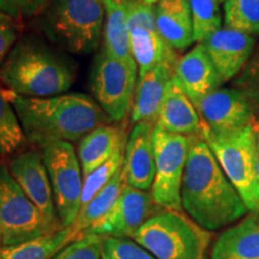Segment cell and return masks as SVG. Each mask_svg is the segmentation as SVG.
Here are the masks:
<instances>
[{
  "label": "cell",
  "instance_id": "obj_1",
  "mask_svg": "<svg viewBox=\"0 0 259 259\" xmlns=\"http://www.w3.org/2000/svg\"><path fill=\"white\" fill-rule=\"evenodd\" d=\"M180 196L181 209L209 232L228 228L248 212L208 143L200 137L191 142Z\"/></svg>",
  "mask_w": 259,
  "mask_h": 259
},
{
  "label": "cell",
  "instance_id": "obj_2",
  "mask_svg": "<svg viewBox=\"0 0 259 259\" xmlns=\"http://www.w3.org/2000/svg\"><path fill=\"white\" fill-rule=\"evenodd\" d=\"M29 143L44 148L56 142H74L108 116L92 96L82 93L50 97H25L6 90Z\"/></svg>",
  "mask_w": 259,
  "mask_h": 259
},
{
  "label": "cell",
  "instance_id": "obj_3",
  "mask_svg": "<svg viewBox=\"0 0 259 259\" xmlns=\"http://www.w3.org/2000/svg\"><path fill=\"white\" fill-rule=\"evenodd\" d=\"M77 78V63L69 53L37 35L21 37L0 66V82L25 97L65 94Z\"/></svg>",
  "mask_w": 259,
  "mask_h": 259
},
{
  "label": "cell",
  "instance_id": "obj_4",
  "mask_svg": "<svg viewBox=\"0 0 259 259\" xmlns=\"http://www.w3.org/2000/svg\"><path fill=\"white\" fill-rule=\"evenodd\" d=\"M105 21L103 0H48L37 16V27L54 47L87 56L101 44Z\"/></svg>",
  "mask_w": 259,
  "mask_h": 259
},
{
  "label": "cell",
  "instance_id": "obj_5",
  "mask_svg": "<svg viewBox=\"0 0 259 259\" xmlns=\"http://www.w3.org/2000/svg\"><path fill=\"white\" fill-rule=\"evenodd\" d=\"M132 239L156 259H204L211 233L180 211L163 209L139 227Z\"/></svg>",
  "mask_w": 259,
  "mask_h": 259
},
{
  "label": "cell",
  "instance_id": "obj_6",
  "mask_svg": "<svg viewBox=\"0 0 259 259\" xmlns=\"http://www.w3.org/2000/svg\"><path fill=\"white\" fill-rule=\"evenodd\" d=\"M202 138L211 149L226 177L244 200L248 211L259 212V177L255 161L257 136L251 125L227 134L204 132Z\"/></svg>",
  "mask_w": 259,
  "mask_h": 259
},
{
  "label": "cell",
  "instance_id": "obj_7",
  "mask_svg": "<svg viewBox=\"0 0 259 259\" xmlns=\"http://www.w3.org/2000/svg\"><path fill=\"white\" fill-rule=\"evenodd\" d=\"M192 138L155 126V178L150 193L161 209L181 210V184Z\"/></svg>",
  "mask_w": 259,
  "mask_h": 259
},
{
  "label": "cell",
  "instance_id": "obj_8",
  "mask_svg": "<svg viewBox=\"0 0 259 259\" xmlns=\"http://www.w3.org/2000/svg\"><path fill=\"white\" fill-rule=\"evenodd\" d=\"M0 228L3 246H12L58 232L28 198L5 164H0Z\"/></svg>",
  "mask_w": 259,
  "mask_h": 259
},
{
  "label": "cell",
  "instance_id": "obj_9",
  "mask_svg": "<svg viewBox=\"0 0 259 259\" xmlns=\"http://www.w3.org/2000/svg\"><path fill=\"white\" fill-rule=\"evenodd\" d=\"M53 191L58 218L63 227H71L80 210L83 190L82 167L70 142H56L41 148Z\"/></svg>",
  "mask_w": 259,
  "mask_h": 259
},
{
  "label": "cell",
  "instance_id": "obj_10",
  "mask_svg": "<svg viewBox=\"0 0 259 259\" xmlns=\"http://www.w3.org/2000/svg\"><path fill=\"white\" fill-rule=\"evenodd\" d=\"M138 69L115 59L103 50L100 51L92 71L94 100L106 113L109 120H125L134 105Z\"/></svg>",
  "mask_w": 259,
  "mask_h": 259
},
{
  "label": "cell",
  "instance_id": "obj_11",
  "mask_svg": "<svg viewBox=\"0 0 259 259\" xmlns=\"http://www.w3.org/2000/svg\"><path fill=\"white\" fill-rule=\"evenodd\" d=\"M130 46L138 67V76L161 63L178 60L177 52L161 36L156 27L155 8L141 0H131L127 8Z\"/></svg>",
  "mask_w": 259,
  "mask_h": 259
},
{
  "label": "cell",
  "instance_id": "obj_12",
  "mask_svg": "<svg viewBox=\"0 0 259 259\" xmlns=\"http://www.w3.org/2000/svg\"><path fill=\"white\" fill-rule=\"evenodd\" d=\"M161 210L163 209L154 202L151 193L127 184L109 212L84 233L132 239L139 227Z\"/></svg>",
  "mask_w": 259,
  "mask_h": 259
},
{
  "label": "cell",
  "instance_id": "obj_13",
  "mask_svg": "<svg viewBox=\"0 0 259 259\" xmlns=\"http://www.w3.org/2000/svg\"><path fill=\"white\" fill-rule=\"evenodd\" d=\"M8 168L10 174L42 213L48 225L56 231L63 229L41 151L31 149L18 153L9 162Z\"/></svg>",
  "mask_w": 259,
  "mask_h": 259
},
{
  "label": "cell",
  "instance_id": "obj_14",
  "mask_svg": "<svg viewBox=\"0 0 259 259\" xmlns=\"http://www.w3.org/2000/svg\"><path fill=\"white\" fill-rule=\"evenodd\" d=\"M196 106L204 132L227 134L251 125L252 102L241 90L219 88L197 102Z\"/></svg>",
  "mask_w": 259,
  "mask_h": 259
},
{
  "label": "cell",
  "instance_id": "obj_15",
  "mask_svg": "<svg viewBox=\"0 0 259 259\" xmlns=\"http://www.w3.org/2000/svg\"><path fill=\"white\" fill-rule=\"evenodd\" d=\"M174 78L193 103L225 83L203 44H197L174 65Z\"/></svg>",
  "mask_w": 259,
  "mask_h": 259
},
{
  "label": "cell",
  "instance_id": "obj_16",
  "mask_svg": "<svg viewBox=\"0 0 259 259\" xmlns=\"http://www.w3.org/2000/svg\"><path fill=\"white\" fill-rule=\"evenodd\" d=\"M203 45L226 83L241 72L257 44L254 36L222 28L203 42Z\"/></svg>",
  "mask_w": 259,
  "mask_h": 259
},
{
  "label": "cell",
  "instance_id": "obj_17",
  "mask_svg": "<svg viewBox=\"0 0 259 259\" xmlns=\"http://www.w3.org/2000/svg\"><path fill=\"white\" fill-rule=\"evenodd\" d=\"M155 125L148 122L135 124L125 148V171L127 184L135 189L151 190L155 178L154 155Z\"/></svg>",
  "mask_w": 259,
  "mask_h": 259
},
{
  "label": "cell",
  "instance_id": "obj_18",
  "mask_svg": "<svg viewBox=\"0 0 259 259\" xmlns=\"http://www.w3.org/2000/svg\"><path fill=\"white\" fill-rule=\"evenodd\" d=\"M174 65L161 63L139 76L131 109L132 124L148 122L156 125L168 84L174 76Z\"/></svg>",
  "mask_w": 259,
  "mask_h": 259
},
{
  "label": "cell",
  "instance_id": "obj_19",
  "mask_svg": "<svg viewBox=\"0 0 259 259\" xmlns=\"http://www.w3.org/2000/svg\"><path fill=\"white\" fill-rule=\"evenodd\" d=\"M155 126L170 134L202 138L204 126L198 111L174 76L168 84Z\"/></svg>",
  "mask_w": 259,
  "mask_h": 259
},
{
  "label": "cell",
  "instance_id": "obj_20",
  "mask_svg": "<svg viewBox=\"0 0 259 259\" xmlns=\"http://www.w3.org/2000/svg\"><path fill=\"white\" fill-rule=\"evenodd\" d=\"M154 8L157 30L174 51L194 44L190 0H160Z\"/></svg>",
  "mask_w": 259,
  "mask_h": 259
},
{
  "label": "cell",
  "instance_id": "obj_21",
  "mask_svg": "<svg viewBox=\"0 0 259 259\" xmlns=\"http://www.w3.org/2000/svg\"><path fill=\"white\" fill-rule=\"evenodd\" d=\"M126 134L120 126L101 125L94 128L78 143V160L83 176H88L102 166L116 151L126 147Z\"/></svg>",
  "mask_w": 259,
  "mask_h": 259
},
{
  "label": "cell",
  "instance_id": "obj_22",
  "mask_svg": "<svg viewBox=\"0 0 259 259\" xmlns=\"http://www.w3.org/2000/svg\"><path fill=\"white\" fill-rule=\"evenodd\" d=\"M211 259H259V220L245 216L226 228L212 246Z\"/></svg>",
  "mask_w": 259,
  "mask_h": 259
},
{
  "label": "cell",
  "instance_id": "obj_23",
  "mask_svg": "<svg viewBox=\"0 0 259 259\" xmlns=\"http://www.w3.org/2000/svg\"><path fill=\"white\" fill-rule=\"evenodd\" d=\"M130 2L103 0L106 21L103 29V50L115 59L138 69L130 46L127 27V8Z\"/></svg>",
  "mask_w": 259,
  "mask_h": 259
},
{
  "label": "cell",
  "instance_id": "obj_24",
  "mask_svg": "<svg viewBox=\"0 0 259 259\" xmlns=\"http://www.w3.org/2000/svg\"><path fill=\"white\" fill-rule=\"evenodd\" d=\"M78 234L72 227L40 236L37 239L0 248V259H52L66 245L76 240Z\"/></svg>",
  "mask_w": 259,
  "mask_h": 259
},
{
  "label": "cell",
  "instance_id": "obj_25",
  "mask_svg": "<svg viewBox=\"0 0 259 259\" xmlns=\"http://www.w3.org/2000/svg\"><path fill=\"white\" fill-rule=\"evenodd\" d=\"M126 185H127V178H126L125 167L122 166L111 181L99 193H96L95 197L87 205L79 210L76 221L71 227L78 234L85 232L94 223L109 212Z\"/></svg>",
  "mask_w": 259,
  "mask_h": 259
},
{
  "label": "cell",
  "instance_id": "obj_26",
  "mask_svg": "<svg viewBox=\"0 0 259 259\" xmlns=\"http://www.w3.org/2000/svg\"><path fill=\"white\" fill-rule=\"evenodd\" d=\"M27 142L6 90L0 89V158L15 155Z\"/></svg>",
  "mask_w": 259,
  "mask_h": 259
},
{
  "label": "cell",
  "instance_id": "obj_27",
  "mask_svg": "<svg viewBox=\"0 0 259 259\" xmlns=\"http://www.w3.org/2000/svg\"><path fill=\"white\" fill-rule=\"evenodd\" d=\"M223 28L251 36L259 35V0H226Z\"/></svg>",
  "mask_w": 259,
  "mask_h": 259
},
{
  "label": "cell",
  "instance_id": "obj_28",
  "mask_svg": "<svg viewBox=\"0 0 259 259\" xmlns=\"http://www.w3.org/2000/svg\"><path fill=\"white\" fill-rule=\"evenodd\" d=\"M190 6L196 44H203L223 28V17L218 0H190Z\"/></svg>",
  "mask_w": 259,
  "mask_h": 259
},
{
  "label": "cell",
  "instance_id": "obj_29",
  "mask_svg": "<svg viewBox=\"0 0 259 259\" xmlns=\"http://www.w3.org/2000/svg\"><path fill=\"white\" fill-rule=\"evenodd\" d=\"M126 148V147H125ZM125 148L120 149L102 166L84 177L82 197H80V209L87 205L96 193H99L113 177L118 173L119 169L125 164Z\"/></svg>",
  "mask_w": 259,
  "mask_h": 259
},
{
  "label": "cell",
  "instance_id": "obj_30",
  "mask_svg": "<svg viewBox=\"0 0 259 259\" xmlns=\"http://www.w3.org/2000/svg\"><path fill=\"white\" fill-rule=\"evenodd\" d=\"M103 239L102 235L82 233L52 259H102Z\"/></svg>",
  "mask_w": 259,
  "mask_h": 259
},
{
  "label": "cell",
  "instance_id": "obj_31",
  "mask_svg": "<svg viewBox=\"0 0 259 259\" xmlns=\"http://www.w3.org/2000/svg\"><path fill=\"white\" fill-rule=\"evenodd\" d=\"M102 259H156L150 252L130 239L105 236Z\"/></svg>",
  "mask_w": 259,
  "mask_h": 259
},
{
  "label": "cell",
  "instance_id": "obj_32",
  "mask_svg": "<svg viewBox=\"0 0 259 259\" xmlns=\"http://www.w3.org/2000/svg\"><path fill=\"white\" fill-rule=\"evenodd\" d=\"M233 87L241 90L250 100L259 99V44L255 45L241 72L233 79Z\"/></svg>",
  "mask_w": 259,
  "mask_h": 259
},
{
  "label": "cell",
  "instance_id": "obj_33",
  "mask_svg": "<svg viewBox=\"0 0 259 259\" xmlns=\"http://www.w3.org/2000/svg\"><path fill=\"white\" fill-rule=\"evenodd\" d=\"M48 0H0V10L12 18L23 19L37 17L46 8Z\"/></svg>",
  "mask_w": 259,
  "mask_h": 259
},
{
  "label": "cell",
  "instance_id": "obj_34",
  "mask_svg": "<svg viewBox=\"0 0 259 259\" xmlns=\"http://www.w3.org/2000/svg\"><path fill=\"white\" fill-rule=\"evenodd\" d=\"M21 23L0 10V66L19 40Z\"/></svg>",
  "mask_w": 259,
  "mask_h": 259
},
{
  "label": "cell",
  "instance_id": "obj_35",
  "mask_svg": "<svg viewBox=\"0 0 259 259\" xmlns=\"http://www.w3.org/2000/svg\"><path fill=\"white\" fill-rule=\"evenodd\" d=\"M252 102V120L251 126L253 128L254 134L259 136V99L251 100Z\"/></svg>",
  "mask_w": 259,
  "mask_h": 259
},
{
  "label": "cell",
  "instance_id": "obj_36",
  "mask_svg": "<svg viewBox=\"0 0 259 259\" xmlns=\"http://www.w3.org/2000/svg\"><path fill=\"white\" fill-rule=\"evenodd\" d=\"M255 161H257V173L259 177V136H257V144H255Z\"/></svg>",
  "mask_w": 259,
  "mask_h": 259
},
{
  "label": "cell",
  "instance_id": "obj_37",
  "mask_svg": "<svg viewBox=\"0 0 259 259\" xmlns=\"http://www.w3.org/2000/svg\"><path fill=\"white\" fill-rule=\"evenodd\" d=\"M141 2H143L144 4H148V5H155L156 3L160 2V0H141Z\"/></svg>",
  "mask_w": 259,
  "mask_h": 259
},
{
  "label": "cell",
  "instance_id": "obj_38",
  "mask_svg": "<svg viewBox=\"0 0 259 259\" xmlns=\"http://www.w3.org/2000/svg\"><path fill=\"white\" fill-rule=\"evenodd\" d=\"M3 247V231L2 228H0V248Z\"/></svg>",
  "mask_w": 259,
  "mask_h": 259
},
{
  "label": "cell",
  "instance_id": "obj_39",
  "mask_svg": "<svg viewBox=\"0 0 259 259\" xmlns=\"http://www.w3.org/2000/svg\"><path fill=\"white\" fill-rule=\"evenodd\" d=\"M119 2H131V0H119Z\"/></svg>",
  "mask_w": 259,
  "mask_h": 259
},
{
  "label": "cell",
  "instance_id": "obj_40",
  "mask_svg": "<svg viewBox=\"0 0 259 259\" xmlns=\"http://www.w3.org/2000/svg\"><path fill=\"white\" fill-rule=\"evenodd\" d=\"M218 2H219V3H222V2H223V3H225V2H226V0H218Z\"/></svg>",
  "mask_w": 259,
  "mask_h": 259
},
{
  "label": "cell",
  "instance_id": "obj_41",
  "mask_svg": "<svg viewBox=\"0 0 259 259\" xmlns=\"http://www.w3.org/2000/svg\"><path fill=\"white\" fill-rule=\"evenodd\" d=\"M258 220H259V218H258Z\"/></svg>",
  "mask_w": 259,
  "mask_h": 259
}]
</instances>
